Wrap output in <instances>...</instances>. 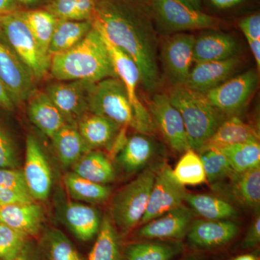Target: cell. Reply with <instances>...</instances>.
Wrapping results in <instances>:
<instances>
[{"mask_svg": "<svg viewBox=\"0 0 260 260\" xmlns=\"http://www.w3.org/2000/svg\"><path fill=\"white\" fill-rule=\"evenodd\" d=\"M94 28L135 61L140 83L150 93L160 85L159 39L148 0H100L91 19Z\"/></svg>", "mask_w": 260, "mask_h": 260, "instance_id": "1", "label": "cell"}, {"mask_svg": "<svg viewBox=\"0 0 260 260\" xmlns=\"http://www.w3.org/2000/svg\"><path fill=\"white\" fill-rule=\"evenodd\" d=\"M49 71L59 81L95 83L106 78H117L104 39L93 26L74 47L51 57Z\"/></svg>", "mask_w": 260, "mask_h": 260, "instance_id": "2", "label": "cell"}, {"mask_svg": "<svg viewBox=\"0 0 260 260\" xmlns=\"http://www.w3.org/2000/svg\"><path fill=\"white\" fill-rule=\"evenodd\" d=\"M168 95L182 117L191 150L199 151L227 116L204 93L185 85H174Z\"/></svg>", "mask_w": 260, "mask_h": 260, "instance_id": "3", "label": "cell"}, {"mask_svg": "<svg viewBox=\"0 0 260 260\" xmlns=\"http://www.w3.org/2000/svg\"><path fill=\"white\" fill-rule=\"evenodd\" d=\"M156 169L146 168L113 197L110 218L121 234H128L140 225L146 210Z\"/></svg>", "mask_w": 260, "mask_h": 260, "instance_id": "4", "label": "cell"}, {"mask_svg": "<svg viewBox=\"0 0 260 260\" xmlns=\"http://www.w3.org/2000/svg\"><path fill=\"white\" fill-rule=\"evenodd\" d=\"M158 34L172 35L200 29L217 28L222 20L195 10L179 0H148Z\"/></svg>", "mask_w": 260, "mask_h": 260, "instance_id": "5", "label": "cell"}, {"mask_svg": "<svg viewBox=\"0 0 260 260\" xmlns=\"http://www.w3.org/2000/svg\"><path fill=\"white\" fill-rule=\"evenodd\" d=\"M88 104L89 112L136 131L133 107L125 87L119 78H106L92 84L88 90Z\"/></svg>", "mask_w": 260, "mask_h": 260, "instance_id": "6", "label": "cell"}, {"mask_svg": "<svg viewBox=\"0 0 260 260\" xmlns=\"http://www.w3.org/2000/svg\"><path fill=\"white\" fill-rule=\"evenodd\" d=\"M0 28L36 80L47 75L50 68L51 57L39 47L20 11L0 15Z\"/></svg>", "mask_w": 260, "mask_h": 260, "instance_id": "7", "label": "cell"}, {"mask_svg": "<svg viewBox=\"0 0 260 260\" xmlns=\"http://www.w3.org/2000/svg\"><path fill=\"white\" fill-rule=\"evenodd\" d=\"M102 37L110 54L117 78L122 82L125 87L134 112L136 131L141 134H154L156 130V125L147 108L140 102L137 93L138 85L140 82V72L138 66L124 51L114 46L104 36Z\"/></svg>", "mask_w": 260, "mask_h": 260, "instance_id": "8", "label": "cell"}, {"mask_svg": "<svg viewBox=\"0 0 260 260\" xmlns=\"http://www.w3.org/2000/svg\"><path fill=\"white\" fill-rule=\"evenodd\" d=\"M0 80L15 106L36 91V79L10 45L0 28Z\"/></svg>", "mask_w": 260, "mask_h": 260, "instance_id": "9", "label": "cell"}, {"mask_svg": "<svg viewBox=\"0 0 260 260\" xmlns=\"http://www.w3.org/2000/svg\"><path fill=\"white\" fill-rule=\"evenodd\" d=\"M257 83V72L249 70L203 93L214 107L229 117L235 116L245 107L255 92Z\"/></svg>", "mask_w": 260, "mask_h": 260, "instance_id": "10", "label": "cell"}, {"mask_svg": "<svg viewBox=\"0 0 260 260\" xmlns=\"http://www.w3.org/2000/svg\"><path fill=\"white\" fill-rule=\"evenodd\" d=\"M195 37L187 32H178L164 38L160 47V61L164 73L174 85H184L194 61Z\"/></svg>", "mask_w": 260, "mask_h": 260, "instance_id": "11", "label": "cell"}, {"mask_svg": "<svg viewBox=\"0 0 260 260\" xmlns=\"http://www.w3.org/2000/svg\"><path fill=\"white\" fill-rule=\"evenodd\" d=\"M186 194L184 186L173 177L172 169L167 164L159 166L140 225L183 205Z\"/></svg>", "mask_w": 260, "mask_h": 260, "instance_id": "12", "label": "cell"}, {"mask_svg": "<svg viewBox=\"0 0 260 260\" xmlns=\"http://www.w3.org/2000/svg\"><path fill=\"white\" fill-rule=\"evenodd\" d=\"M149 112L173 150L184 153L191 149L180 113L167 93H155L149 103Z\"/></svg>", "mask_w": 260, "mask_h": 260, "instance_id": "13", "label": "cell"}, {"mask_svg": "<svg viewBox=\"0 0 260 260\" xmlns=\"http://www.w3.org/2000/svg\"><path fill=\"white\" fill-rule=\"evenodd\" d=\"M93 83L83 80L51 83L45 93L64 116L67 124L76 126L80 118L89 112L88 90Z\"/></svg>", "mask_w": 260, "mask_h": 260, "instance_id": "14", "label": "cell"}, {"mask_svg": "<svg viewBox=\"0 0 260 260\" xmlns=\"http://www.w3.org/2000/svg\"><path fill=\"white\" fill-rule=\"evenodd\" d=\"M214 190L229 203L257 211L260 205V167L234 172L226 179L213 184Z\"/></svg>", "mask_w": 260, "mask_h": 260, "instance_id": "15", "label": "cell"}, {"mask_svg": "<svg viewBox=\"0 0 260 260\" xmlns=\"http://www.w3.org/2000/svg\"><path fill=\"white\" fill-rule=\"evenodd\" d=\"M23 175L29 193L35 201H45L52 186L51 168L42 147L34 137L29 135L25 143Z\"/></svg>", "mask_w": 260, "mask_h": 260, "instance_id": "16", "label": "cell"}, {"mask_svg": "<svg viewBox=\"0 0 260 260\" xmlns=\"http://www.w3.org/2000/svg\"><path fill=\"white\" fill-rule=\"evenodd\" d=\"M194 213L184 204L140 226L136 236L141 239L181 241L194 220Z\"/></svg>", "mask_w": 260, "mask_h": 260, "instance_id": "17", "label": "cell"}, {"mask_svg": "<svg viewBox=\"0 0 260 260\" xmlns=\"http://www.w3.org/2000/svg\"><path fill=\"white\" fill-rule=\"evenodd\" d=\"M239 232V225L232 220L198 219L193 220L186 237L193 248L212 249L232 242Z\"/></svg>", "mask_w": 260, "mask_h": 260, "instance_id": "18", "label": "cell"}, {"mask_svg": "<svg viewBox=\"0 0 260 260\" xmlns=\"http://www.w3.org/2000/svg\"><path fill=\"white\" fill-rule=\"evenodd\" d=\"M56 210L59 220L80 240L88 242L99 233L102 220L93 207L65 201L58 205Z\"/></svg>", "mask_w": 260, "mask_h": 260, "instance_id": "19", "label": "cell"}, {"mask_svg": "<svg viewBox=\"0 0 260 260\" xmlns=\"http://www.w3.org/2000/svg\"><path fill=\"white\" fill-rule=\"evenodd\" d=\"M239 64L240 60L237 56L224 60L196 63L184 85L191 90L205 93L232 78Z\"/></svg>", "mask_w": 260, "mask_h": 260, "instance_id": "20", "label": "cell"}, {"mask_svg": "<svg viewBox=\"0 0 260 260\" xmlns=\"http://www.w3.org/2000/svg\"><path fill=\"white\" fill-rule=\"evenodd\" d=\"M239 51L235 38L226 32L210 30L195 38L193 61L196 63L220 61L234 57Z\"/></svg>", "mask_w": 260, "mask_h": 260, "instance_id": "21", "label": "cell"}, {"mask_svg": "<svg viewBox=\"0 0 260 260\" xmlns=\"http://www.w3.org/2000/svg\"><path fill=\"white\" fill-rule=\"evenodd\" d=\"M44 220L42 207L36 202L0 206V223L28 237L39 235Z\"/></svg>", "mask_w": 260, "mask_h": 260, "instance_id": "22", "label": "cell"}, {"mask_svg": "<svg viewBox=\"0 0 260 260\" xmlns=\"http://www.w3.org/2000/svg\"><path fill=\"white\" fill-rule=\"evenodd\" d=\"M76 126L88 151L110 148L121 127L107 118L90 112L82 116Z\"/></svg>", "mask_w": 260, "mask_h": 260, "instance_id": "23", "label": "cell"}, {"mask_svg": "<svg viewBox=\"0 0 260 260\" xmlns=\"http://www.w3.org/2000/svg\"><path fill=\"white\" fill-rule=\"evenodd\" d=\"M28 102L29 119L50 139L67 124L64 116L45 92H34Z\"/></svg>", "mask_w": 260, "mask_h": 260, "instance_id": "24", "label": "cell"}, {"mask_svg": "<svg viewBox=\"0 0 260 260\" xmlns=\"http://www.w3.org/2000/svg\"><path fill=\"white\" fill-rule=\"evenodd\" d=\"M156 151V143L150 135L140 133L128 138L116 158L123 170L132 174L148 168Z\"/></svg>", "mask_w": 260, "mask_h": 260, "instance_id": "25", "label": "cell"}, {"mask_svg": "<svg viewBox=\"0 0 260 260\" xmlns=\"http://www.w3.org/2000/svg\"><path fill=\"white\" fill-rule=\"evenodd\" d=\"M184 246L180 241L143 239L122 247L124 260H174Z\"/></svg>", "mask_w": 260, "mask_h": 260, "instance_id": "26", "label": "cell"}, {"mask_svg": "<svg viewBox=\"0 0 260 260\" xmlns=\"http://www.w3.org/2000/svg\"><path fill=\"white\" fill-rule=\"evenodd\" d=\"M259 133L252 126L237 116H229L198 153L205 149L221 148L247 142H259Z\"/></svg>", "mask_w": 260, "mask_h": 260, "instance_id": "27", "label": "cell"}, {"mask_svg": "<svg viewBox=\"0 0 260 260\" xmlns=\"http://www.w3.org/2000/svg\"><path fill=\"white\" fill-rule=\"evenodd\" d=\"M35 256L36 260H85L69 238L54 228L43 234Z\"/></svg>", "mask_w": 260, "mask_h": 260, "instance_id": "28", "label": "cell"}, {"mask_svg": "<svg viewBox=\"0 0 260 260\" xmlns=\"http://www.w3.org/2000/svg\"><path fill=\"white\" fill-rule=\"evenodd\" d=\"M73 172L79 177L101 184L115 179L116 174L111 159L102 152L90 150L82 155L73 166Z\"/></svg>", "mask_w": 260, "mask_h": 260, "instance_id": "29", "label": "cell"}, {"mask_svg": "<svg viewBox=\"0 0 260 260\" xmlns=\"http://www.w3.org/2000/svg\"><path fill=\"white\" fill-rule=\"evenodd\" d=\"M184 202L193 213L206 220H232L238 215L234 205L215 195L186 192Z\"/></svg>", "mask_w": 260, "mask_h": 260, "instance_id": "30", "label": "cell"}, {"mask_svg": "<svg viewBox=\"0 0 260 260\" xmlns=\"http://www.w3.org/2000/svg\"><path fill=\"white\" fill-rule=\"evenodd\" d=\"M92 28L93 23L90 20L76 21L59 19L48 51L51 59L53 56L64 52L76 46Z\"/></svg>", "mask_w": 260, "mask_h": 260, "instance_id": "31", "label": "cell"}, {"mask_svg": "<svg viewBox=\"0 0 260 260\" xmlns=\"http://www.w3.org/2000/svg\"><path fill=\"white\" fill-rule=\"evenodd\" d=\"M51 140L57 158L64 167H73L88 152L77 126L72 124H65Z\"/></svg>", "mask_w": 260, "mask_h": 260, "instance_id": "32", "label": "cell"}, {"mask_svg": "<svg viewBox=\"0 0 260 260\" xmlns=\"http://www.w3.org/2000/svg\"><path fill=\"white\" fill-rule=\"evenodd\" d=\"M88 260H124L119 233L110 216L103 218Z\"/></svg>", "mask_w": 260, "mask_h": 260, "instance_id": "33", "label": "cell"}, {"mask_svg": "<svg viewBox=\"0 0 260 260\" xmlns=\"http://www.w3.org/2000/svg\"><path fill=\"white\" fill-rule=\"evenodd\" d=\"M64 183L70 196L78 201L99 204L107 201L111 195L109 186L89 181L73 172L65 175Z\"/></svg>", "mask_w": 260, "mask_h": 260, "instance_id": "34", "label": "cell"}, {"mask_svg": "<svg viewBox=\"0 0 260 260\" xmlns=\"http://www.w3.org/2000/svg\"><path fill=\"white\" fill-rule=\"evenodd\" d=\"M20 13L39 47L49 56L48 51L59 19L45 10H29Z\"/></svg>", "mask_w": 260, "mask_h": 260, "instance_id": "35", "label": "cell"}, {"mask_svg": "<svg viewBox=\"0 0 260 260\" xmlns=\"http://www.w3.org/2000/svg\"><path fill=\"white\" fill-rule=\"evenodd\" d=\"M173 177L182 186H197L206 182L204 167L200 154L194 150H186L172 169Z\"/></svg>", "mask_w": 260, "mask_h": 260, "instance_id": "36", "label": "cell"}, {"mask_svg": "<svg viewBox=\"0 0 260 260\" xmlns=\"http://www.w3.org/2000/svg\"><path fill=\"white\" fill-rule=\"evenodd\" d=\"M218 149L225 154L235 172L242 173L260 167L259 142H247Z\"/></svg>", "mask_w": 260, "mask_h": 260, "instance_id": "37", "label": "cell"}, {"mask_svg": "<svg viewBox=\"0 0 260 260\" xmlns=\"http://www.w3.org/2000/svg\"><path fill=\"white\" fill-rule=\"evenodd\" d=\"M97 0H52L49 12L60 20H91Z\"/></svg>", "mask_w": 260, "mask_h": 260, "instance_id": "38", "label": "cell"}, {"mask_svg": "<svg viewBox=\"0 0 260 260\" xmlns=\"http://www.w3.org/2000/svg\"><path fill=\"white\" fill-rule=\"evenodd\" d=\"M198 153L203 162L207 181L211 185L225 180L235 172L225 154L219 149H205Z\"/></svg>", "mask_w": 260, "mask_h": 260, "instance_id": "39", "label": "cell"}, {"mask_svg": "<svg viewBox=\"0 0 260 260\" xmlns=\"http://www.w3.org/2000/svg\"><path fill=\"white\" fill-rule=\"evenodd\" d=\"M28 237L0 223V260H13L28 247Z\"/></svg>", "mask_w": 260, "mask_h": 260, "instance_id": "40", "label": "cell"}, {"mask_svg": "<svg viewBox=\"0 0 260 260\" xmlns=\"http://www.w3.org/2000/svg\"><path fill=\"white\" fill-rule=\"evenodd\" d=\"M18 164V154L13 139L0 125V169H15Z\"/></svg>", "mask_w": 260, "mask_h": 260, "instance_id": "41", "label": "cell"}, {"mask_svg": "<svg viewBox=\"0 0 260 260\" xmlns=\"http://www.w3.org/2000/svg\"><path fill=\"white\" fill-rule=\"evenodd\" d=\"M0 189H14L29 193L23 172L15 169H0Z\"/></svg>", "mask_w": 260, "mask_h": 260, "instance_id": "42", "label": "cell"}, {"mask_svg": "<svg viewBox=\"0 0 260 260\" xmlns=\"http://www.w3.org/2000/svg\"><path fill=\"white\" fill-rule=\"evenodd\" d=\"M239 28L244 34L247 42L260 41V15L253 13L239 21Z\"/></svg>", "mask_w": 260, "mask_h": 260, "instance_id": "43", "label": "cell"}, {"mask_svg": "<svg viewBox=\"0 0 260 260\" xmlns=\"http://www.w3.org/2000/svg\"><path fill=\"white\" fill-rule=\"evenodd\" d=\"M36 202L28 193L14 189H0V206Z\"/></svg>", "mask_w": 260, "mask_h": 260, "instance_id": "44", "label": "cell"}, {"mask_svg": "<svg viewBox=\"0 0 260 260\" xmlns=\"http://www.w3.org/2000/svg\"><path fill=\"white\" fill-rule=\"evenodd\" d=\"M260 242V217L258 215L246 233L242 245L246 249L255 247Z\"/></svg>", "mask_w": 260, "mask_h": 260, "instance_id": "45", "label": "cell"}, {"mask_svg": "<svg viewBox=\"0 0 260 260\" xmlns=\"http://www.w3.org/2000/svg\"><path fill=\"white\" fill-rule=\"evenodd\" d=\"M208 1L215 9L228 10L234 9L241 5L246 4L250 0H208Z\"/></svg>", "mask_w": 260, "mask_h": 260, "instance_id": "46", "label": "cell"}, {"mask_svg": "<svg viewBox=\"0 0 260 260\" xmlns=\"http://www.w3.org/2000/svg\"><path fill=\"white\" fill-rule=\"evenodd\" d=\"M15 104L0 80V108L7 111L14 110Z\"/></svg>", "mask_w": 260, "mask_h": 260, "instance_id": "47", "label": "cell"}, {"mask_svg": "<svg viewBox=\"0 0 260 260\" xmlns=\"http://www.w3.org/2000/svg\"><path fill=\"white\" fill-rule=\"evenodd\" d=\"M16 0H0V15L18 11Z\"/></svg>", "mask_w": 260, "mask_h": 260, "instance_id": "48", "label": "cell"}, {"mask_svg": "<svg viewBox=\"0 0 260 260\" xmlns=\"http://www.w3.org/2000/svg\"><path fill=\"white\" fill-rule=\"evenodd\" d=\"M13 260H36L35 251H32L28 246L26 249L18 257Z\"/></svg>", "mask_w": 260, "mask_h": 260, "instance_id": "49", "label": "cell"}, {"mask_svg": "<svg viewBox=\"0 0 260 260\" xmlns=\"http://www.w3.org/2000/svg\"><path fill=\"white\" fill-rule=\"evenodd\" d=\"M183 3L194 8L195 10H202V0H179Z\"/></svg>", "mask_w": 260, "mask_h": 260, "instance_id": "50", "label": "cell"}, {"mask_svg": "<svg viewBox=\"0 0 260 260\" xmlns=\"http://www.w3.org/2000/svg\"><path fill=\"white\" fill-rule=\"evenodd\" d=\"M232 260H258V258L253 254H245L236 256Z\"/></svg>", "mask_w": 260, "mask_h": 260, "instance_id": "51", "label": "cell"}, {"mask_svg": "<svg viewBox=\"0 0 260 260\" xmlns=\"http://www.w3.org/2000/svg\"><path fill=\"white\" fill-rule=\"evenodd\" d=\"M179 260H203L199 256L196 255H188L185 256V257L181 258V259Z\"/></svg>", "mask_w": 260, "mask_h": 260, "instance_id": "52", "label": "cell"}, {"mask_svg": "<svg viewBox=\"0 0 260 260\" xmlns=\"http://www.w3.org/2000/svg\"><path fill=\"white\" fill-rule=\"evenodd\" d=\"M16 1L23 5H32L37 3L38 0H16Z\"/></svg>", "mask_w": 260, "mask_h": 260, "instance_id": "53", "label": "cell"}]
</instances>
